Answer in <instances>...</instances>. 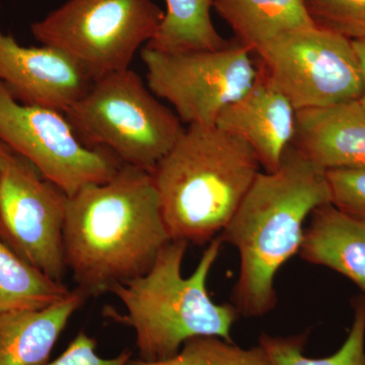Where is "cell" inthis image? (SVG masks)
Returning a JSON list of instances; mask_svg holds the SVG:
<instances>
[{
	"label": "cell",
	"instance_id": "277c9868",
	"mask_svg": "<svg viewBox=\"0 0 365 365\" xmlns=\"http://www.w3.org/2000/svg\"><path fill=\"white\" fill-rule=\"evenodd\" d=\"M222 244L220 235L209 242L195 271L184 277L182 264L189 244L172 240L148 272L110 287L126 309L122 316L114 311L110 316L133 329L140 359H170L185 342L201 336L234 342L232 328L240 314L232 304H215L207 290Z\"/></svg>",
	"mask_w": 365,
	"mask_h": 365
},
{
	"label": "cell",
	"instance_id": "603a6c76",
	"mask_svg": "<svg viewBox=\"0 0 365 365\" xmlns=\"http://www.w3.org/2000/svg\"><path fill=\"white\" fill-rule=\"evenodd\" d=\"M97 346V340L81 331L59 357L43 365H128L131 360L128 350L113 359H103L96 351Z\"/></svg>",
	"mask_w": 365,
	"mask_h": 365
},
{
	"label": "cell",
	"instance_id": "30bf717a",
	"mask_svg": "<svg viewBox=\"0 0 365 365\" xmlns=\"http://www.w3.org/2000/svg\"><path fill=\"white\" fill-rule=\"evenodd\" d=\"M69 197L14 153L0 174V239L51 279L67 270L64 225Z\"/></svg>",
	"mask_w": 365,
	"mask_h": 365
},
{
	"label": "cell",
	"instance_id": "5bb4252c",
	"mask_svg": "<svg viewBox=\"0 0 365 365\" xmlns=\"http://www.w3.org/2000/svg\"><path fill=\"white\" fill-rule=\"evenodd\" d=\"M86 299L76 287L44 309L0 314V365L47 364L60 335Z\"/></svg>",
	"mask_w": 365,
	"mask_h": 365
},
{
	"label": "cell",
	"instance_id": "ac0fdd59",
	"mask_svg": "<svg viewBox=\"0 0 365 365\" xmlns=\"http://www.w3.org/2000/svg\"><path fill=\"white\" fill-rule=\"evenodd\" d=\"M71 292L26 263L0 239V314L44 309Z\"/></svg>",
	"mask_w": 365,
	"mask_h": 365
},
{
	"label": "cell",
	"instance_id": "7c38bea8",
	"mask_svg": "<svg viewBox=\"0 0 365 365\" xmlns=\"http://www.w3.org/2000/svg\"><path fill=\"white\" fill-rule=\"evenodd\" d=\"M295 121L294 108L257 66L253 85L220 113L215 126L244 139L253 148L261 168L274 172L292 143Z\"/></svg>",
	"mask_w": 365,
	"mask_h": 365
},
{
	"label": "cell",
	"instance_id": "3957f363",
	"mask_svg": "<svg viewBox=\"0 0 365 365\" xmlns=\"http://www.w3.org/2000/svg\"><path fill=\"white\" fill-rule=\"evenodd\" d=\"M260 169L244 139L215 125L187 127L151 172L170 239L205 245L218 237Z\"/></svg>",
	"mask_w": 365,
	"mask_h": 365
},
{
	"label": "cell",
	"instance_id": "2e32d148",
	"mask_svg": "<svg viewBox=\"0 0 365 365\" xmlns=\"http://www.w3.org/2000/svg\"><path fill=\"white\" fill-rule=\"evenodd\" d=\"M212 7L251 53L283 34L314 26L304 0H212Z\"/></svg>",
	"mask_w": 365,
	"mask_h": 365
},
{
	"label": "cell",
	"instance_id": "e0dca14e",
	"mask_svg": "<svg viewBox=\"0 0 365 365\" xmlns=\"http://www.w3.org/2000/svg\"><path fill=\"white\" fill-rule=\"evenodd\" d=\"M165 4L160 30L146 47L185 53L218 50L230 44L213 24L212 0H165Z\"/></svg>",
	"mask_w": 365,
	"mask_h": 365
},
{
	"label": "cell",
	"instance_id": "d4e9b609",
	"mask_svg": "<svg viewBox=\"0 0 365 365\" xmlns=\"http://www.w3.org/2000/svg\"><path fill=\"white\" fill-rule=\"evenodd\" d=\"M13 155V150L0 140V174H1L2 170L4 169L7 162L11 160Z\"/></svg>",
	"mask_w": 365,
	"mask_h": 365
},
{
	"label": "cell",
	"instance_id": "7a4b0ae2",
	"mask_svg": "<svg viewBox=\"0 0 365 365\" xmlns=\"http://www.w3.org/2000/svg\"><path fill=\"white\" fill-rule=\"evenodd\" d=\"M327 203H331V191L325 170L292 145L277 170L257 175L220 235L240 255L239 279L232 294L240 316L259 318L274 309L276 275L299 254L307 218Z\"/></svg>",
	"mask_w": 365,
	"mask_h": 365
},
{
	"label": "cell",
	"instance_id": "8fae6325",
	"mask_svg": "<svg viewBox=\"0 0 365 365\" xmlns=\"http://www.w3.org/2000/svg\"><path fill=\"white\" fill-rule=\"evenodd\" d=\"M0 83L21 104L64 113L85 95L93 81L63 52L45 45H20L0 28Z\"/></svg>",
	"mask_w": 365,
	"mask_h": 365
},
{
	"label": "cell",
	"instance_id": "9a60e30c",
	"mask_svg": "<svg viewBox=\"0 0 365 365\" xmlns=\"http://www.w3.org/2000/svg\"><path fill=\"white\" fill-rule=\"evenodd\" d=\"M299 255L342 274L365 292V222L332 203L314 209Z\"/></svg>",
	"mask_w": 365,
	"mask_h": 365
},
{
	"label": "cell",
	"instance_id": "44dd1931",
	"mask_svg": "<svg viewBox=\"0 0 365 365\" xmlns=\"http://www.w3.org/2000/svg\"><path fill=\"white\" fill-rule=\"evenodd\" d=\"M314 25L351 41L365 40V0H304Z\"/></svg>",
	"mask_w": 365,
	"mask_h": 365
},
{
	"label": "cell",
	"instance_id": "6da1fadb",
	"mask_svg": "<svg viewBox=\"0 0 365 365\" xmlns=\"http://www.w3.org/2000/svg\"><path fill=\"white\" fill-rule=\"evenodd\" d=\"M170 241L150 173L122 165L109 181L69 197L66 265L88 297L148 272Z\"/></svg>",
	"mask_w": 365,
	"mask_h": 365
},
{
	"label": "cell",
	"instance_id": "52a82bcc",
	"mask_svg": "<svg viewBox=\"0 0 365 365\" xmlns=\"http://www.w3.org/2000/svg\"><path fill=\"white\" fill-rule=\"evenodd\" d=\"M255 54L295 111L361 97V69L353 42L331 31L316 25L290 31Z\"/></svg>",
	"mask_w": 365,
	"mask_h": 365
},
{
	"label": "cell",
	"instance_id": "9c48e42d",
	"mask_svg": "<svg viewBox=\"0 0 365 365\" xmlns=\"http://www.w3.org/2000/svg\"><path fill=\"white\" fill-rule=\"evenodd\" d=\"M0 140L68 197L109 181L122 167L109 150L81 143L63 112L21 104L1 83Z\"/></svg>",
	"mask_w": 365,
	"mask_h": 365
},
{
	"label": "cell",
	"instance_id": "8992f818",
	"mask_svg": "<svg viewBox=\"0 0 365 365\" xmlns=\"http://www.w3.org/2000/svg\"><path fill=\"white\" fill-rule=\"evenodd\" d=\"M163 16L153 0H68L33 23L31 32L95 81L130 68L137 51L157 36Z\"/></svg>",
	"mask_w": 365,
	"mask_h": 365
},
{
	"label": "cell",
	"instance_id": "d6986e66",
	"mask_svg": "<svg viewBox=\"0 0 365 365\" xmlns=\"http://www.w3.org/2000/svg\"><path fill=\"white\" fill-rule=\"evenodd\" d=\"M354 319L349 334L339 350L323 359L304 354L307 333L288 337L263 334L259 344L267 352L272 365H365V297L353 302Z\"/></svg>",
	"mask_w": 365,
	"mask_h": 365
},
{
	"label": "cell",
	"instance_id": "7402d4cb",
	"mask_svg": "<svg viewBox=\"0 0 365 365\" xmlns=\"http://www.w3.org/2000/svg\"><path fill=\"white\" fill-rule=\"evenodd\" d=\"M331 203L365 222V169H339L326 172Z\"/></svg>",
	"mask_w": 365,
	"mask_h": 365
},
{
	"label": "cell",
	"instance_id": "5b68a950",
	"mask_svg": "<svg viewBox=\"0 0 365 365\" xmlns=\"http://www.w3.org/2000/svg\"><path fill=\"white\" fill-rule=\"evenodd\" d=\"M64 114L86 146L150 174L186 129L131 68L93 81Z\"/></svg>",
	"mask_w": 365,
	"mask_h": 365
},
{
	"label": "cell",
	"instance_id": "cb8c5ba5",
	"mask_svg": "<svg viewBox=\"0 0 365 365\" xmlns=\"http://www.w3.org/2000/svg\"><path fill=\"white\" fill-rule=\"evenodd\" d=\"M352 42L357 57H359L360 69H361L362 83H364V91H362V95L359 101L365 108V40L352 41Z\"/></svg>",
	"mask_w": 365,
	"mask_h": 365
},
{
	"label": "cell",
	"instance_id": "ba28073f",
	"mask_svg": "<svg viewBox=\"0 0 365 365\" xmlns=\"http://www.w3.org/2000/svg\"><path fill=\"white\" fill-rule=\"evenodd\" d=\"M251 54L237 41L209 51L167 53L144 46L140 53L148 88L188 126H213L251 88L257 76Z\"/></svg>",
	"mask_w": 365,
	"mask_h": 365
},
{
	"label": "cell",
	"instance_id": "ffe728a7",
	"mask_svg": "<svg viewBox=\"0 0 365 365\" xmlns=\"http://www.w3.org/2000/svg\"><path fill=\"white\" fill-rule=\"evenodd\" d=\"M128 365H272L267 352L259 344L245 349L215 336H201L184 343L180 351L170 359L158 361L143 359Z\"/></svg>",
	"mask_w": 365,
	"mask_h": 365
},
{
	"label": "cell",
	"instance_id": "4fadbf2b",
	"mask_svg": "<svg viewBox=\"0 0 365 365\" xmlns=\"http://www.w3.org/2000/svg\"><path fill=\"white\" fill-rule=\"evenodd\" d=\"M290 145L325 172L365 169V108L353 100L297 111Z\"/></svg>",
	"mask_w": 365,
	"mask_h": 365
}]
</instances>
